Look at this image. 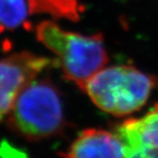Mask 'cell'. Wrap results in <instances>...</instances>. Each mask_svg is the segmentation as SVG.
Masks as SVG:
<instances>
[{
	"mask_svg": "<svg viewBox=\"0 0 158 158\" xmlns=\"http://www.w3.org/2000/svg\"><path fill=\"white\" fill-rule=\"evenodd\" d=\"M7 126L28 141L61 135L67 122L58 88L50 79H32L15 99L7 115Z\"/></svg>",
	"mask_w": 158,
	"mask_h": 158,
	"instance_id": "obj_1",
	"label": "cell"
},
{
	"mask_svg": "<svg viewBox=\"0 0 158 158\" xmlns=\"http://www.w3.org/2000/svg\"><path fill=\"white\" fill-rule=\"evenodd\" d=\"M158 86V78L131 65L103 68L84 85V91L100 110L116 117L139 110Z\"/></svg>",
	"mask_w": 158,
	"mask_h": 158,
	"instance_id": "obj_2",
	"label": "cell"
},
{
	"mask_svg": "<svg viewBox=\"0 0 158 158\" xmlns=\"http://www.w3.org/2000/svg\"><path fill=\"white\" fill-rule=\"evenodd\" d=\"M35 35L58 57L65 78L80 89L109 61L101 33L80 35L65 31L52 21H43L36 26Z\"/></svg>",
	"mask_w": 158,
	"mask_h": 158,
	"instance_id": "obj_3",
	"label": "cell"
},
{
	"mask_svg": "<svg viewBox=\"0 0 158 158\" xmlns=\"http://www.w3.org/2000/svg\"><path fill=\"white\" fill-rule=\"evenodd\" d=\"M28 14L27 0H0V31L16 29L26 21Z\"/></svg>",
	"mask_w": 158,
	"mask_h": 158,
	"instance_id": "obj_8",
	"label": "cell"
},
{
	"mask_svg": "<svg viewBox=\"0 0 158 158\" xmlns=\"http://www.w3.org/2000/svg\"><path fill=\"white\" fill-rule=\"evenodd\" d=\"M125 157H158V103L140 118H131L114 126Z\"/></svg>",
	"mask_w": 158,
	"mask_h": 158,
	"instance_id": "obj_5",
	"label": "cell"
},
{
	"mask_svg": "<svg viewBox=\"0 0 158 158\" xmlns=\"http://www.w3.org/2000/svg\"><path fill=\"white\" fill-rule=\"evenodd\" d=\"M53 63L57 61L29 52L10 54L0 60V121L8 115L23 88Z\"/></svg>",
	"mask_w": 158,
	"mask_h": 158,
	"instance_id": "obj_4",
	"label": "cell"
},
{
	"mask_svg": "<svg viewBox=\"0 0 158 158\" xmlns=\"http://www.w3.org/2000/svg\"><path fill=\"white\" fill-rule=\"evenodd\" d=\"M30 14H47L56 18L79 19L82 6L77 0H27Z\"/></svg>",
	"mask_w": 158,
	"mask_h": 158,
	"instance_id": "obj_7",
	"label": "cell"
},
{
	"mask_svg": "<svg viewBox=\"0 0 158 158\" xmlns=\"http://www.w3.org/2000/svg\"><path fill=\"white\" fill-rule=\"evenodd\" d=\"M64 157H125L123 145L116 134L102 129H87L79 133Z\"/></svg>",
	"mask_w": 158,
	"mask_h": 158,
	"instance_id": "obj_6",
	"label": "cell"
}]
</instances>
